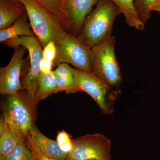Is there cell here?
<instances>
[{"mask_svg":"<svg viewBox=\"0 0 160 160\" xmlns=\"http://www.w3.org/2000/svg\"><path fill=\"white\" fill-rule=\"evenodd\" d=\"M95 9L88 15L78 38L89 47H93L111 38L116 18L122 13L110 0H98Z\"/></svg>","mask_w":160,"mask_h":160,"instance_id":"6da1fadb","label":"cell"},{"mask_svg":"<svg viewBox=\"0 0 160 160\" xmlns=\"http://www.w3.org/2000/svg\"><path fill=\"white\" fill-rule=\"evenodd\" d=\"M7 96L2 116L12 128L26 138L36 126V109L25 90Z\"/></svg>","mask_w":160,"mask_h":160,"instance_id":"7a4b0ae2","label":"cell"},{"mask_svg":"<svg viewBox=\"0 0 160 160\" xmlns=\"http://www.w3.org/2000/svg\"><path fill=\"white\" fill-rule=\"evenodd\" d=\"M2 43L10 48L23 46L28 51L29 57L26 59L21 83L23 89L36 108L33 102L37 90L39 76L41 73L40 63L43 58L42 47L36 36L18 37Z\"/></svg>","mask_w":160,"mask_h":160,"instance_id":"3957f363","label":"cell"},{"mask_svg":"<svg viewBox=\"0 0 160 160\" xmlns=\"http://www.w3.org/2000/svg\"><path fill=\"white\" fill-rule=\"evenodd\" d=\"M25 6L35 36L42 48L50 41L55 43L66 31L61 21L34 0H20Z\"/></svg>","mask_w":160,"mask_h":160,"instance_id":"277c9868","label":"cell"},{"mask_svg":"<svg viewBox=\"0 0 160 160\" xmlns=\"http://www.w3.org/2000/svg\"><path fill=\"white\" fill-rule=\"evenodd\" d=\"M116 42L112 36L91 48L92 72L112 87L118 86L122 81L115 52Z\"/></svg>","mask_w":160,"mask_h":160,"instance_id":"5b68a950","label":"cell"},{"mask_svg":"<svg viewBox=\"0 0 160 160\" xmlns=\"http://www.w3.org/2000/svg\"><path fill=\"white\" fill-rule=\"evenodd\" d=\"M55 44L57 52L54 66L67 63L71 64L75 69L92 72L91 47L66 31L63 32Z\"/></svg>","mask_w":160,"mask_h":160,"instance_id":"8992f818","label":"cell"},{"mask_svg":"<svg viewBox=\"0 0 160 160\" xmlns=\"http://www.w3.org/2000/svg\"><path fill=\"white\" fill-rule=\"evenodd\" d=\"M72 147L67 155L77 160H111V141L103 134L86 135L72 140Z\"/></svg>","mask_w":160,"mask_h":160,"instance_id":"52a82bcc","label":"cell"},{"mask_svg":"<svg viewBox=\"0 0 160 160\" xmlns=\"http://www.w3.org/2000/svg\"><path fill=\"white\" fill-rule=\"evenodd\" d=\"M72 71L75 82L81 91L91 97L104 114L112 113L113 109L109 101V92L112 87L91 72L72 68Z\"/></svg>","mask_w":160,"mask_h":160,"instance_id":"ba28073f","label":"cell"},{"mask_svg":"<svg viewBox=\"0 0 160 160\" xmlns=\"http://www.w3.org/2000/svg\"><path fill=\"white\" fill-rule=\"evenodd\" d=\"M14 49L9 64L0 68V93L4 95L24 90L21 78L26 61L23 57L27 50L23 46H17Z\"/></svg>","mask_w":160,"mask_h":160,"instance_id":"9c48e42d","label":"cell"},{"mask_svg":"<svg viewBox=\"0 0 160 160\" xmlns=\"http://www.w3.org/2000/svg\"><path fill=\"white\" fill-rule=\"evenodd\" d=\"M98 0H61L67 32L78 37L84 21Z\"/></svg>","mask_w":160,"mask_h":160,"instance_id":"30bf717a","label":"cell"},{"mask_svg":"<svg viewBox=\"0 0 160 160\" xmlns=\"http://www.w3.org/2000/svg\"><path fill=\"white\" fill-rule=\"evenodd\" d=\"M26 139L43 154L56 160H64L68 153L62 150L57 141L44 135L36 126Z\"/></svg>","mask_w":160,"mask_h":160,"instance_id":"8fae6325","label":"cell"},{"mask_svg":"<svg viewBox=\"0 0 160 160\" xmlns=\"http://www.w3.org/2000/svg\"><path fill=\"white\" fill-rule=\"evenodd\" d=\"M26 12V8L22 3L0 0V30L9 28Z\"/></svg>","mask_w":160,"mask_h":160,"instance_id":"7c38bea8","label":"cell"},{"mask_svg":"<svg viewBox=\"0 0 160 160\" xmlns=\"http://www.w3.org/2000/svg\"><path fill=\"white\" fill-rule=\"evenodd\" d=\"M22 135L9 126L1 117L0 120V154L6 156L19 143L26 140Z\"/></svg>","mask_w":160,"mask_h":160,"instance_id":"4fadbf2b","label":"cell"},{"mask_svg":"<svg viewBox=\"0 0 160 160\" xmlns=\"http://www.w3.org/2000/svg\"><path fill=\"white\" fill-rule=\"evenodd\" d=\"M57 82L56 93L66 91L67 93L81 92L75 82L72 67L67 63H62L53 71Z\"/></svg>","mask_w":160,"mask_h":160,"instance_id":"5bb4252c","label":"cell"},{"mask_svg":"<svg viewBox=\"0 0 160 160\" xmlns=\"http://www.w3.org/2000/svg\"><path fill=\"white\" fill-rule=\"evenodd\" d=\"M28 19V15L26 12L9 28L0 30V42L3 43L18 37L35 36Z\"/></svg>","mask_w":160,"mask_h":160,"instance_id":"9a60e30c","label":"cell"},{"mask_svg":"<svg viewBox=\"0 0 160 160\" xmlns=\"http://www.w3.org/2000/svg\"><path fill=\"white\" fill-rule=\"evenodd\" d=\"M57 82L53 71L47 73L41 72L38 78L37 90L35 96L34 105L36 108L38 103L51 95L56 93Z\"/></svg>","mask_w":160,"mask_h":160,"instance_id":"2e32d148","label":"cell"},{"mask_svg":"<svg viewBox=\"0 0 160 160\" xmlns=\"http://www.w3.org/2000/svg\"><path fill=\"white\" fill-rule=\"evenodd\" d=\"M118 6L125 17L127 25L140 30H144L145 25L141 21L136 10L134 0H110Z\"/></svg>","mask_w":160,"mask_h":160,"instance_id":"e0dca14e","label":"cell"},{"mask_svg":"<svg viewBox=\"0 0 160 160\" xmlns=\"http://www.w3.org/2000/svg\"><path fill=\"white\" fill-rule=\"evenodd\" d=\"M5 158L6 160H37L26 139L19 143Z\"/></svg>","mask_w":160,"mask_h":160,"instance_id":"ac0fdd59","label":"cell"},{"mask_svg":"<svg viewBox=\"0 0 160 160\" xmlns=\"http://www.w3.org/2000/svg\"><path fill=\"white\" fill-rule=\"evenodd\" d=\"M48 11L54 15L61 21L64 26V18L61 5V0H34Z\"/></svg>","mask_w":160,"mask_h":160,"instance_id":"d6986e66","label":"cell"},{"mask_svg":"<svg viewBox=\"0 0 160 160\" xmlns=\"http://www.w3.org/2000/svg\"><path fill=\"white\" fill-rule=\"evenodd\" d=\"M155 1L156 0H134L135 7L138 17L144 24L150 17V8Z\"/></svg>","mask_w":160,"mask_h":160,"instance_id":"ffe728a7","label":"cell"},{"mask_svg":"<svg viewBox=\"0 0 160 160\" xmlns=\"http://www.w3.org/2000/svg\"><path fill=\"white\" fill-rule=\"evenodd\" d=\"M57 141L62 151L67 153L70 152L72 147V140L66 131L62 130L58 132Z\"/></svg>","mask_w":160,"mask_h":160,"instance_id":"44dd1931","label":"cell"},{"mask_svg":"<svg viewBox=\"0 0 160 160\" xmlns=\"http://www.w3.org/2000/svg\"><path fill=\"white\" fill-rule=\"evenodd\" d=\"M57 47L53 41L49 42L43 49V58L54 62L57 57Z\"/></svg>","mask_w":160,"mask_h":160,"instance_id":"7402d4cb","label":"cell"},{"mask_svg":"<svg viewBox=\"0 0 160 160\" xmlns=\"http://www.w3.org/2000/svg\"><path fill=\"white\" fill-rule=\"evenodd\" d=\"M54 66V62L46 59H42L40 63V70L41 72L47 73L52 71V69Z\"/></svg>","mask_w":160,"mask_h":160,"instance_id":"603a6c76","label":"cell"},{"mask_svg":"<svg viewBox=\"0 0 160 160\" xmlns=\"http://www.w3.org/2000/svg\"><path fill=\"white\" fill-rule=\"evenodd\" d=\"M27 141L29 146H30L32 151H33V152H34L35 155L37 160H56L52 158H51L47 156L46 155L43 154L42 152L39 151L35 146L32 145L31 143H29L27 140Z\"/></svg>","mask_w":160,"mask_h":160,"instance_id":"cb8c5ba5","label":"cell"},{"mask_svg":"<svg viewBox=\"0 0 160 160\" xmlns=\"http://www.w3.org/2000/svg\"><path fill=\"white\" fill-rule=\"evenodd\" d=\"M151 11H155L160 12V0H156L151 6Z\"/></svg>","mask_w":160,"mask_h":160,"instance_id":"d4e9b609","label":"cell"},{"mask_svg":"<svg viewBox=\"0 0 160 160\" xmlns=\"http://www.w3.org/2000/svg\"><path fill=\"white\" fill-rule=\"evenodd\" d=\"M0 160H6L5 156L0 154Z\"/></svg>","mask_w":160,"mask_h":160,"instance_id":"484cf974","label":"cell"},{"mask_svg":"<svg viewBox=\"0 0 160 160\" xmlns=\"http://www.w3.org/2000/svg\"><path fill=\"white\" fill-rule=\"evenodd\" d=\"M64 160H77L75 159L69 157H66V158Z\"/></svg>","mask_w":160,"mask_h":160,"instance_id":"4316f807","label":"cell"},{"mask_svg":"<svg viewBox=\"0 0 160 160\" xmlns=\"http://www.w3.org/2000/svg\"><path fill=\"white\" fill-rule=\"evenodd\" d=\"M10 1H12V2H14L18 3H21V2H20V0H10Z\"/></svg>","mask_w":160,"mask_h":160,"instance_id":"83f0119b","label":"cell"}]
</instances>
